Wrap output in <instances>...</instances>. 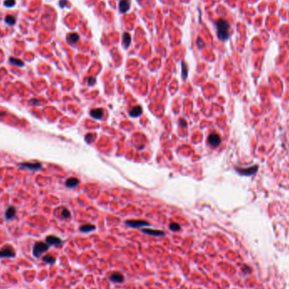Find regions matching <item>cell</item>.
<instances>
[{
	"instance_id": "cell-1",
	"label": "cell",
	"mask_w": 289,
	"mask_h": 289,
	"mask_svg": "<svg viewBox=\"0 0 289 289\" xmlns=\"http://www.w3.org/2000/svg\"><path fill=\"white\" fill-rule=\"evenodd\" d=\"M217 37L220 40L226 41L229 37V24L227 20L220 19L217 22Z\"/></svg>"
},
{
	"instance_id": "cell-2",
	"label": "cell",
	"mask_w": 289,
	"mask_h": 289,
	"mask_svg": "<svg viewBox=\"0 0 289 289\" xmlns=\"http://www.w3.org/2000/svg\"><path fill=\"white\" fill-rule=\"evenodd\" d=\"M48 249H49V245L47 243H43L41 241L37 242V243H35V244L33 246L32 254L36 258H38L43 253L47 252Z\"/></svg>"
},
{
	"instance_id": "cell-3",
	"label": "cell",
	"mask_w": 289,
	"mask_h": 289,
	"mask_svg": "<svg viewBox=\"0 0 289 289\" xmlns=\"http://www.w3.org/2000/svg\"><path fill=\"white\" fill-rule=\"evenodd\" d=\"M15 255L14 249L10 245H4L0 249V258H13Z\"/></svg>"
},
{
	"instance_id": "cell-4",
	"label": "cell",
	"mask_w": 289,
	"mask_h": 289,
	"mask_svg": "<svg viewBox=\"0 0 289 289\" xmlns=\"http://www.w3.org/2000/svg\"><path fill=\"white\" fill-rule=\"evenodd\" d=\"M258 168H259V167L256 165V166H253V167L247 168H236V171L239 174H241V175H243V176H251V175H254V174H255L257 172Z\"/></svg>"
},
{
	"instance_id": "cell-5",
	"label": "cell",
	"mask_w": 289,
	"mask_h": 289,
	"mask_svg": "<svg viewBox=\"0 0 289 289\" xmlns=\"http://www.w3.org/2000/svg\"><path fill=\"white\" fill-rule=\"evenodd\" d=\"M125 224L129 226L130 228H142V227H146L149 226V222L143 221V220H128L125 221Z\"/></svg>"
},
{
	"instance_id": "cell-6",
	"label": "cell",
	"mask_w": 289,
	"mask_h": 289,
	"mask_svg": "<svg viewBox=\"0 0 289 289\" xmlns=\"http://www.w3.org/2000/svg\"><path fill=\"white\" fill-rule=\"evenodd\" d=\"M208 143L212 147H217L221 144V137L217 134L212 133L208 136Z\"/></svg>"
},
{
	"instance_id": "cell-7",
	"label": "cell",
	"mask_w": 289,
	"mask_h": 289,
	"mask_svg": "<svg viewBox=\"0 0 289 289\" xmlns=\"http://www.w3.org/2000/svg\"><path fill=\"white\" fill-rule=\"evenodd\" d=\"M46 243L49 246H58V245H60L62 243V240L60 239L59 238L56 237V236L50 235V236H48L46 238Z\"/></svg>"
},
{
	"instance_id": "cell-8",
	"label": "cell",
	"mask_w": 289,
	"mask_h": 289,
	"mask_svg": "<svg viewBox=\"0 0 289 289\" xmlns=\"http://www.w3.org/2000/svg\"><path fill=\"white\" fill-rule=\"evenodd\" d=\"M145 234H147V235H150V236H158V237H161V236H164L165 232L163 231H161V230H157V229H150V228H144V229L141 230Z\"/></svg>"
},
{
	"instance_id": "cell-9",
	"label": "cell",
	"mask_w": 289,
	"mask_h": 289,
	"mask_svg": "<svg viewBox=\"0 0 289 289\" xmlns=\"http://www.w3.org/2000/svg\"><path fill=\"white\" fill-rule=\"evenodd\" d=\"M21 167L25 168H27L29 170H34V171H37V170L41 169V163H31V162H25V163H21L20 164Z\"/></svg>"
},
{
	"instance_id": "cell-10",
	"label": "cell",
	"mask_w": 289,
	"mask_h": 289,
	"mask_svg": "<svg viewBox=\"0 0 289 289\" xmlns=\"http://www.w3.org/2000/svg\"><path fill=\"white\" fill-rule=\"evenodd\" d=\"M110 281H112V282H116V283H121L124 280V277L119 273V272H114L112 273L109 277Z\"/></svg>"
},
{
	"instance_id": "cell-11",
	"label": "cell",
	"mask_w": 289,
	"mask_h": 289,
	"mask_svg": "<svg viewBox=\"0 0 289 289\" xmlns=\"http://www.w3.org/2000/svg\"><path fill=\"white\" fill-rule=\"evenodd\" d=\"M142 112H143V110H142V108L140 106H135L130 110V116L133 117V118H137V117H139L142 114Z\"/></svg>"
},
{
	"instance_id": "cell-12",
	"label": "cell",
	"mask_w": 289,
	"mask_h": 289,
	"mask_svg": "<svg viewBox=\"0 0 289 289\" xmlns=\"http://www.w3.org/2000/svg\"><path fill=\"white\" fill-rule=\"evenodd\" d=\"M119 10L121 13H125L130 10V0H121L119 3Z\"/></svg>"
},
{
	"instance_id": "cell-13",
	"label": "cell",
	"mask_w": 289,
	"mask_h": 289,
	"mask_svg": "<svg viewBox=\"0 0 289 289\" xmlns=\"http://www.w3.org/2000/svg\"><path fill=\"white\" fill-rule=\"evenodd\" d=\"M16 214V208L14 206H10L5 212V218L7 220H11Z\"/></svg>"
},
{
	"instance_id": "cell-14",
	"label": "cell",
	"mask_w": 289,
	"mask_h": 289,
	"mask_svg": "<svg viewBox=\"0 0 289 289\" xmlns=\"http://www.w3.org/2000/svg\"><path fill=\"white\" fill-rule=\"evenodd\" d=\"M79 183H80V181H79L78 179H76V178H70V179H67L66 183H65L66 186L69 187V188H74Z\"/></svg>"
},
{
	"instance_id": "cell-15",
	"label": "cell",
	"mask_w": 289,
	"mask_h": 289,
	"mask_svg": "<svg viewBox=\"0 0 289 289\" xmlns=\"http://www.w3.org/2000/svg\"><path fill=\"white\" fill-rule=\"evenodd\" d=\"M90 115L94 118V119H100L102 115H103V110L101 108H95L90 111Z\"/></svg>"
},
{
	"instance_id": "cell-16",
	"label": "cell",
	"mask_w": 289,
	"mask_h": 289,
	"mask_svg": "<svg viewBox=\"0 0 289 289\" xmlns=\"http://www.w3.org/2000/svg\"><path fill=\"white\" fill-rule=\"evenodd\" d=\"M96 229V227L92 224H85L80 228V231L82 232H89Z\"/></svg>"
},
{
	"instance_id": "cell-17",
	"label": "cell",
	"mask_w": 289,
	"mask_h": 289,
	"mask_svg": "<svg viewBox=\"0 0 289 289\" xmlns=\"http://www.w3.org/2000/svg\"><path fill=\"white\" fill-rule=\"evenodd\" d=\"M42 260H43L45 263H48V264H53V263H55V261H56L55 258H54L53 256H52V255H45V256H43Z\"/></svg>"
},
{
	"instance_id": "cell-18",
	"label": "cell",
	"mask_w": 289,
	"mask_h": 289,
	"mask_svg": "<svg viewBox=\"0 0 289 289\" xmlns=\"http://www.w3.org/2000/svg\"><path fill=\"white\" fill-rule=\"evenodd\" d=\"M130 41H131V37H130V34L129 33H124V35H123V44L126 48H128L130 46Z\"/></svg>"
},
{
	"instance_id": "cell-19",
	"label": "cell",
	"mask_w": 289,
	"mask_h": 289,
	"mask_svg": "<svg viewBox=\"0 0 289 289\" xmlns=\"http://www.w3.org/2000/svg\"><path fill=\"white\" fill-rule=\"evenodd\" d=\"M10 62L12 63V64L16 65V66H20V67H22V66L24 65V63H23L21 60L18 59H14V58H10Z\"/></svg>"
},
{
	"instance_id": "cell-20",
	"label": "cell",
	"mask_w": 289,
	"mask_h": 289,
	"mask_svg": "<svg viewBox=\"0 0 289 289\" xmlns=\"http://www.w3.org/2000/svg\"><path fill=\"white\" fill-rule=\"evenodd\" d=\"M169 228L172 232H177V231H179L181 227H180L179 224H178L176 222H171L169 225Z\"/></svg>"
},
{
	"instance_id": "cell-21",
	"label": "cell",
	"mask_w": 289,
	"mask_h": 289,
	"mask_svg": "<svg viewBox=\"0 0 289 289\" xmlns=\"http://www.w3.org/2000/svg\"><path fill=\"white\" fill-rule=\"evenodd\" d=\"M182 74H183V79H186L187 76H188V68H187V65L183 62L182 63Z\"/></svg>"
},
{
	"instance_id": "cell-22",
	"label": "cell",
	"mask_w": 289,
	"mask_h": 289,
	"mask_svg": "<svg viewBox=\"0 0 289 289\" xmlns=\"http://www.w3.org/2000/svg\"><path fill=\"white\" fill-rule=\"evenodd\" d=\"M69 40L72 42V43H75L76 41H78L79 40V36L75 33H72L69 36Z\"/></svg>"
},
{
	"instance_id": "cell-23",
	"label": "cell",
	"mask_w": 289,
	"mask_h": 289,
	"mask_svg": "<svg viewBox=\"0 0 289 289\" xmlns=\"http://www.w3.org/2000/svg\"><path fill=\"white\" fill-rule=\"evenodd\" d=\"M5 21L9 24V25H14L15 23V19L11 16V15H8L6 18H5Z\"/></svg>"
},
{
	"instance_id": "cell-24",
	"label": "cell",
	"mask_w": 289,
	"mask_h": 289,
	"mask_svg": "<svg viewBox=\"0 0 289 289\" xmlns=\"http://www.w3.org/2000/svg\"><path fill=\"white\" fill-rule=\"evenodd\" d=\"M61 215L63 218H69V217H70V210L67 209H63L61 212Z\"/></svg>"
},
{
	"instance_id": "cell-25",
	"label": "cell",
	"mask_w": 289,
	"mask_h": 289,
	"mask_svg": "<svg viewBox=\"0 0 289 289\" xmlns=\"http://www.w3.org/2000/svg\"><path fill=\"white\" fill-rule=\"evenodd\" d=\"M14 3H15V1H14V0H7V1L4 2V5H6L7 7H11V6H13Z\"/></svg>"
},
{
	"instance_id": "cell-26",
	"label": "cell",
	"mask_w": 289,
	"mask_h": 289,
	"mask_svg": "<svg viewBox=\"0 0 289 289\" xmlns=\"http://www.w3.org/2000/svg\"><path fill=\"white\" fill-rule=\"evenodd\" d=\"M94 136V134H86V140L87 141V142H90V141H92V139H90L91 137H93Z\"/></svg>"
},
{
	"instance_id": "cell-27",
	"label": "cell",
	"mask_w": 289,
	"mask_h": 289,
	"mask_svg": "<svg viewBox=\"0 0 289 289\" xmlns=\"http://www.w3.org/2000/svg\"><path fill=\"white\" fill-rule=\"evenodd\" d=\"M242 270H243V272L249 273V271H250V268H249V267H248L247 266H243L242 267Z\"/></svg>"
},
{
	"instance_id": "cell-28",
	"label": "cell",
	"mask_w": 289,
	"mask_h": 289,
	"mask_svg": "<svg viewBox=\"0 0 289 289\" xmlns=\"http://www.w3.org/2000/svg\"><path fill=\"white\" fill-rule=\"evenodd\" d=\"M179 123L182 127L186 126V121H185V119H181L179 120Z\"/></svg>"
},
{
	"instance_id": "cell-29",
	"label": "cell",
	"mask_w": 289,
	"mask_h": 289,
	"mask_svg": "<svg viewBox=\"0 0 289 289\" xmlns=\"http://www.w3.org/2000/svg\"><path fill=\"white\" fill-rule=\"evenodd\" d=\"M95 82H96V80H95L94 78H92V77H90V78L88 79V83H89L90 85H94Z\"/></svg>"
},
{
	"instance_id": "cell-30",
	"label": "cell",
	"mask_w": 289,
	"mask_h": 289,
	"mask_svg": "<svg viewBox=\"0 0 289 289\" xmlns=\"http://www.w3.org/2000/svg\"><path fill=\"white\" fill-rule=\"evenodd\" d=\"M65 4H66V1H65V0H62V1L60 2V5H61L62 7H64Z\"/></svg>"
}]
</instances>
